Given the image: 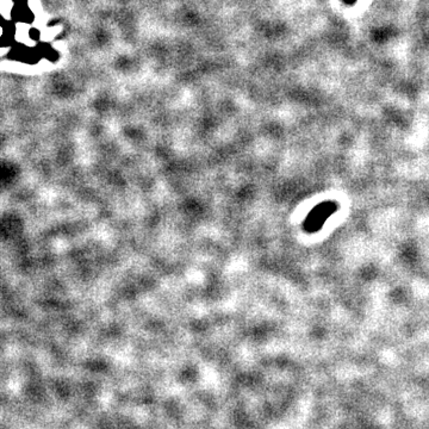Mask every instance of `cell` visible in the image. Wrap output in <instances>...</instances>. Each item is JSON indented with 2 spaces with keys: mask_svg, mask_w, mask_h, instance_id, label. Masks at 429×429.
I'll return each mask as SVG.
<instances>
[{
  "mask_svg": "<svg viewBox=\"0 0 429 429\" xmlns=\"http://www.w3.org/2000/svg\"><path fill=\"white\" fill-rule=\"evenodd\" d=\"M331 212H333V206L329 204H323L321 209H316L311 217L309 218L308 228L316 230L315 228H318L319 225L323 223L325 218H327Z\"/></svg>",
  "mask_w": 429,
  "mask_h": 429,
  "instance_id": "obj_1",
  "label": "cell"
}]
</instances>
